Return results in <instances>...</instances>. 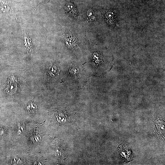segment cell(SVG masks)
<instances>
[{
  "instance_id": "6da1fadb",
  "label": "cell",
  "mask_w": 165,
  "mask_h": 165,
  "mask_svg": "<svg viewBox=\"0 0 165 165\" xmlns=\"http://www.w3.org/2000/svg\"><path fill=\"white\" fill-rule=\"evenodd\" d=\"M17 79L14 76H11L8 79L6 86V91L9 95L15 94L17 88Z\"/></svg>"
},
{
  "instance_id": "7a4b0ae2",
  "label": "cell",
  "mask_w": 165,
  "mask_h": 165,
  "mask_svg": "<svg viewBox=\"0 0 165 165\" xmlns=\"http://www.w3.org/2000/svg\"><path fill=\"white\" fill-rule=\"evenodd\" d=\"M65 10L68 14L73 17H76L78 16V11L74 5L71 3L66 4L65 6Z\"/></svg>"
},
{
  "instance_id": "3957f363",
  "label": "cell",
  "mask_w": 165,
  "mask_h": 165,
  "mask_svg": "<svg viewBox=\"0 0 165 165\" xmlns=\"http://www.w3.org/2000/svg\"><path fill=\"white\" fill-rule=\"evenodd\" d=\"M27 108L30 112H34L36 109V106L35 104L33 103H31L28 105Z\"/></svg>"
},
{
  "instance_id": "277c9868",
  "label": "cell",
  "mask_w": 165,
  "mask_h": 165,
  "mask_svg": "<svg viewBox=\"0 0 165 165\" xmlns=\"http://www.w3.org/2000/svg\"><path fill=\"white\" fill-rule=\"evenodd\" d=\"M87 15L88 16V17L90 18H91L93 17L91 16L93 15V11H92V10H89L87 12Z\"/></svg>"
}]
</instances>
